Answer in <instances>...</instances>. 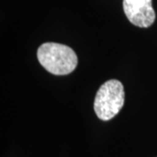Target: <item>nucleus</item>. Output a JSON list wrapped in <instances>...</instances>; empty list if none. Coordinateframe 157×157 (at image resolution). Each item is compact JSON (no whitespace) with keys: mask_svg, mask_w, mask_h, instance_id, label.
Here are the masks:
<instances>
[{"mask_svg":"<svg viewBox=\"0 0 157 157\" xmlns=\"http://www.w3.org/2000/svg\"><path fill=\"white\" fill-rule=\"evenodd\" d=\"M37 57L40 65L54 75L69 74L77 67L78 58L69 46L58 43H44L38 49Z\"/></svg>","mask_w":157,"mask_h":157,"instance_id":"obj_1","label":"nucleus"},{"mask_svg":"<svg viewBox=\"0 0 157 157\" xmlns=\"http://www.w3.org/2000/svg\"><path fill=\"white\" fill-rule=\"evenodd\" d=\"M125 101L122 83L117 79L107 80L96 94L94 108L101 121H109L121 110Z\"/></svg>","mask_w":157,"mask_h":157,"instance_id":"obj_2","label":"nucleus"},{"mask_svg":"<svg viewBox=\"0 0 157 157\" xmlns=\"http://www.w3.org/2000/svg\"><path fill=\"white\" fill-rule=\"evenodd\" d=\"M123 9L128 19L138 27L147 28L155 22L152 0H123Z\"/></svg>","mask_w":157,"mask_h":157,"instance_id":"obj_3","label":"nucleus"}]
</instances>
